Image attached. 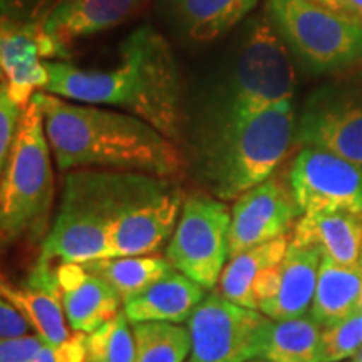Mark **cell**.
<instances>
[{
  "label": "cell",
  "instance_id": "cell-38",
  "mask_svg": "<svg viewBox=\"0 0 362 362\" xmlns=\"http://www.w3.org/2000/svg\"><path fill=\"white\" fill-rule=\"evenodd\" d=\"M248 362H272V361L264 359V357H257V359H252V361H248Z\"/></svg>",
  "mask_w": 362,
  "mask_h": 362
},
{
  "label": "cell",
  "instance_id": "cell-6",
  "mask_svg": "<svg viewBox=\"0 0 362 362\" xmlns=\"http://www.w3.org/2000/svg\"><path fill=\"white\" fill-rule=\"evenodd\" d=\"M270 21L314 72H342L362 62V21L314 0H267Z\"/></svg>",
  "mask_w": 362,
  "mask_h": 362
},
{
  "label": "cell",
  "instance_id": "cell-10",
  "mask_svg": "<svg viewBox=\"0 0 362 362\" xmlns=\"http://www.w3.org/2000/svg\"><path fill=\"white\" fill-rule=\"evenodd\" d=\"M272 324L260 310L247 309L218 291L206 293L188 319V362H248L262 357Z\"/></svg>",
  "mask_w": 362,
  "mask_h": 362
},
{
  "label": "cell",
  "instance_id": "cell-27",
  "mask_svg": "<svg viewBox=\"0 0 362 362\" xmlns=\"http://www.w3.org/2000/svg\"><path fill=\"white\" fill-rule=\"evenodd\" d=\"M84 351V362H134V334L124 312L86 334Z\"/></svg>",
  "mask_w": 362,
  "mask_h": 362
},
{
  "label": "cell",
  "instance_id": "cell-4",
  "mask_svg": "<svg viewBox=\"0 0 362 362\" xmlns=\"http://www.w3.org/2000/svg\"><path fill=\"white\" fill-rule=\"evenodd\" d=\"M39 103L22 111L11 156L0 178V242H40L51 230L54 173Z\"/></svg>",
  "mask_w": 362,
  "mask_h": 362
},
{
  "label": "cell",
  "instance_id": "cell-36",
  "mask_svg": "<svg viewBox=\"0 0 362 362\" xmlns=\"http://www.w3.org/2000/svg\"><path fill=\"white\" fill-rule=\"evenodd\" d=\"M13 292H16V287H13V285L4 277L2 272H0V297L7 298V300L11 302Z\"/></svg>",
  "mask_w": 362,
  "mask_h": 362
},
{
  "label": "cell",
  "instance_id": "cell-9",
  "mask_svg": "<svg viewBox=\"0 0 362 362\" xmlns=\"http://www.w3.org/2000/svg\"><path fill=\"white\" fill-rule=\"evenodd\" d=\"M296 139L362 166V67L342 71L307 98Z\"/></svg>",
  "mask_w": 362,
  "mask_h": 362
},
{
  "label": "cell",
  "instance_id": "cell-16",
  "mask_svg": "<svg viewBox=\"0 0 362 362\" xmlns=\"http://www.w3.org/2000/svg\"><path fill=\"white\" fill-rule=\"evenodd\" d=\"M11 302L22 312L44 344L57 346L71 337L61 284L52 262L37 259L22 287H16Z\"/></svg>",
  "mask_w": 362,
  "mask_h": 362
},
{
  "label": "cell",
  "instance_id": "cell-29",
  "mask_svg": "<svg viewBox=\"0 0 362 362\" xmlns=\"http://www.w3.org/2000/svg\"><path fill=\"white\" fill-rule=\"evenodd\" d=\"M57 0H0V24L39 29Z\"/></svg>",
  "mask_w": 362,
  "mask_h": 362
},
{
  "label": "cell",
  "instance_id": "cell-7",
  "mask_svg": "<svg viewBox=\"0 0 362 362\" xmlns=\"http://www.w3.org/2000/svg\"><path fill=\"white\" fill-rule=\"evenodd\" d=\"M296 90L287 47L270 19L260 17L240 49L223 121H238L292 101Z\"/></svg>",
  "mask_w": 362,
  "mask_h": 362
},
{
  "label": "cell",
  "instance_id": "cell-31",
  "mask_svg": "<svg viewBox=\"0 0 362 362\" xmlns=\"http://www.w3.org/2000/svg\"><path fill=\"white\" fill-rule=\"evenodd\" d=\"M86 334L74 332L71 337L57 346L44 344L42 349L29 362H84Z\"/></svg>",
  "mask_w": 362,
  "mask_h": 362
},
{
  "label": "cell",
  "instance_id": "cell-30",
  "mask_svg": "<svg viewBox=\"0 0 362 362\" xmlns=\"http://www.w3.org/2000/svg\"><path fill=\"white\" fill-rule=\"evenodd\" d=\"M24 107L12 98L6 81L0 83V178L6 170L7 160L16 139L17 128Z\"/></svg>",
  "mask_w": 362,
  "mask_h": 362
},
{
  "label": "cell",
  "instance_id": "cell-13",
  "mask_svg": "<svg viewBox=\"0 0 362 362\" xmlns=\"http://www.w3.org/2000/svg\"><path fill=\"white\" fill-rule=\"evenodd\" d=\"M302 211L291 183L270 176L235 200L230 221V259L248 248L288 235Z\"/></svg>",
  "mask_w": 362,
  "mask_h": 362
},
{
  "label": "cell",
  "instance_id": "cell-21",
  "mask_svg": "<svg viewBox=\"0 0 362 362\" xmlns=\"http://www.w3.org/2000/svg\"><path fill=\"white\" fill-rule=\"evenodd\" d=\"M362 267L322 259L309 315L320 327L337 324L361 312Z\"/></svg>",
  "mask_w": 362,
  "mask_h": 362
},
{
  "label": "cell",
  "instance_id": "cell-34",
  "mask_svg": "<svg viewBox=\"0 0 362 362\" xmlns=\"http://www.w3.org/2000/svg\"><path fill=\"white\" fill-rule=\"evenodd\" d=\"M279 279H280V264L272 265L264 272H260L259 277L255 279V282H253V296L257 298L259 309L264 302L270 300V298L275 296V292H277V287H279Z\"/></svg>",
  "mask_w": 362,
  "mask_h": 362
},
{
  "label": "cell",
  "instance_id": "cell-12",
  "mask_svg": "<svg viewBox=\"0 0 362 362\" xmlns=\"http://www.w3.org/2000/svg\"><path fill=\"white\" fill-rule=\"evenodd\" d=\"M185 194L168 178L153 176L117 218L110 235V255H149L175 232Z\"/></svg>",
  "mask_w": 362,
  "mask_h": 362
},
{
  "label": "cell",
  "instance_id": "cell-37",
  "mask_svg": "<svg viewBox=\"0 0 362 362\" xmlns=\"http://www.w3.org/2000/svg\"><path fill=\"white\" fill-rule=\"evenodd\" d=\"M352 362H362V346L357 349V352L352 356Z\"/></svg>",
  "mask_w": 362,
  "mask_h": 362
},
{
  "label": "cell",
  "instance_id": "cell-40",
  "mask_svg": "<svg viewBox=\"0 0 362 362\" xmlns=\"http://www.w3.org/2000/svg\"><path fill=\"white\" fill-rule=\"evenodd\" d=\"M361 267H362V259H361ZM361 310H362V298H361Z\"/></svg>",
  "mask_w": 362,
  "mask_h": 362
},
{
  "label": "cell",
  "instance_id": "cell-1",
  "mask_svg": "<svg viewBox=\"0 0 362 362\" xmlns=\"http://www.w3.org/2000/svg\"><path fill=\"white\" fill-rule=\"evenodd\" d=\"M45 93L76 103L115 106L155 126L178 143L185 123L183 79L166 39L141 27L124 39L111 69H81L67 61H45Z\"/></svg>",
  "mask_w": 362,
  "mask_h": 362
},
{
  "label": "cell",
  "instance_id": "cell-35",
  "mask_svg": "<svg viewBox=\"0 0 362 362\" xmlns=\"http://www.w3.org/2000/svg\"><path fill=\"white\" fill-rule=\"evenodd\" d=\"M330 11L362 21V0H314Z\"/></svg>",
  "mask_w": 362,
  "mask_h": 362
},
{
  "label": "cell",
  "instance_id": "cell-8",
  "mask_svg": "<svg viewBox=\"0 0 362 362\" xmlns=\"http://www.w3.org/2000/svg\"><path fill=\"white\" fill-rule=\"evenodd\" d=\"M230 221L232 210L223 200L205 193L189 194L166 248V260L206 291H214L230 259Z\"/></svg>",
  "mask_w": 362,
  "mask_h": 362
},
{
  "label": "cell",
  "instance_id": "cell-20",
  "mask_svg": "<svg viewBox=\"0 0 362 362\" xmlns=\"http://www.w3.org/2000/svg\"><path fill=\"white\" fill-rule=\"evenodd\" d=\"M0 67L12 98L25 107L49 79L39 29H17L0 24Z\"/></svg>",
  "mask_w": 362,
  "mask_h": 362
},
{
  "label": "cell",
  "instance_id": "cell-19",
  "mask_svg": "<svg viewBox=\"0 0 362 362\" xmlns=\"http://www.w3.org/2000/svg\"><path fill=\"white\" fill-rule=\"evenodd\" d=\"M322 253L314 247L291 245L280 262V279L275 296L260 305L272 320H287L305 315L315 293Z\"/></svg>",
  "mask_w": 362,
  "mask_h": 362
},
{
  "label": "cell",
  "instance_id": "cell-17",
  "mask_svg": "<svg viewBox=\"0 0 362 362\" xmlns=\"http://www.w3.org/2000/svg\"><path fill=\"white\" fill-rule=\"evenodd\" d=\"M291 242L317 248L334 264L356 265L362 259V215L342 210L302 215Z\"/></svg>",
  "mask_w": 362,
  "mask_h": 362
},
{
  "label": "cell",
  "instance_id": "cell-3",
  "mask_svg": "<svg viewBox=\"0 0 362 362\" xmlns=\"http://www.w3.org/2000/svg\"><path fill=\"white\" fill-rule=\"evenodd\" d=\"M151 178L153 175L131 171H69L39 259L59 264L107 259L112 226Z\"/></svg>",
  "mask_w": 362,
  "mask_h": 362
},
{
  "label": "cell",
  "instance_id": "cell-18",
  "mask_svg": "<svg viewBox=\"0 0 362 362\" xmlns=\"http://www.w3.org/2000/svg\"><path fill=\"white\" fill-rule=\"evenodd\" d=\"M205 296V287L173 269L141 293L124 302L123 312L129 322L181 324L188 322Z\"/></svg>",
  "mask_w": 362,
  "mask_h": 362
},
{
  "label": "cell",
  "instance_id": "cell-32",
  "mask_svg": "<svg viewBox=\"0 0 362 362\" xmlns=\"http://www.w3.org/2000/svg\"><path fill=\"white\" fill-rule=\"evenodd\" d=\"M42 346L44 341L37 334L0 339V362H29Z\"/></svg>",
  "mask_w": 362,
  "mask_h": 362
},
{
  "label": "cell",
  "instance_id": "cell-24",
  "mask_svg": "<svg viewBox=\"0 0 362 362\" xmlns=\"http://www.w3.org/2000/svg\"><path fill=\"white\" fill-rule=\"evenodd\" d=\"M84 267L110 285L123 304L173 270L168 260L151 255L107 257L86 262Z\"/></svg>",
  "mask_w": 362,
  "mask_h": 362
},
{
  "label": "cell",
  "instance_id": "cell-39",
  "mask_svg": "<svg viewBox=\"0 0 362 362\" xmlns=\"http://www.w3.org/2000/svg\"><path fill=\"white\" fill-rule=\"evenodd\" d=\"M4 79H6V78H4V71H2V67H0V83H2Z\"/></svg>",
  "mask_w": 362,
  "mask_h": 362
},
{
  "label": "cell",
  "instance_id": "cell-25",
  "mask_svg": "<svg viewBox=\"0 0 362 362\" xmlns=\"http://www.w3.org/2000/svg\"><path fill=\"white\" fill-rule=\"evenodd\" d=\"M322 327L310 315L272 320L262 357L272 362H320Z\"/></svg>",
  "mask_w": 362,
  "mask_h": 362
},
{
  "label": "cell",
  "instance_id": "cell-23",
  "mask_svg": "<svg viewBox=\"0 0 362 362\" xmlns=\"http://www.w3.org/2000/svg\"><path fill=\"white\" fill-rule=\"evenodd\" d=\"M181 29L197 42H210L228 33L259 0H170Z\"/></svg>",
  "mask_w": 362,
  "mask_h": 362
},
{
  "label": "cell",
  "instance_id": "cell-41",
  "mask_svg": "<svg viewBox=\"0 0 362 362\" xmlns=\"http://www.w3.org/2000/svg\"><path fill=\"white\" fill-rule=\"evenodd\" d=\"M341 362H344V361H341Z\"/></svg>",
  "mask_w": 362,
  "mask_h": 362
},
{
  "label": "cell",
  "instance_id": "cell-26",
  "mask_svg": "<svg viewBox=\"0 0 362 362\" xmlns=\"http://www.w3.org/2000/svg\"><path fill=\"white\" fill-rule=\"evenodd\" d=\"M134 362H185L192 352L188 327L175 322H131Z\"/></svg>",
  "mask_w": 362,
  "mask_h": 362
},
{
  "label": "cell",
  "instance_id": "cell-15",
  "mask_svg": "<svg viewBox=\"0 0 362 362\" xmlns=\"http://www.w3.org/2000/svg\"><path fill=\"white\" fill-rule=\"evenodd\" d=\"M56 270L66 320L72 332H93L119 312L123 300L84 264L61 262Z\"/></svg>",
  "mask_w": 362,
  "mask_h": 362
},
{
  "label": "cell",
  "instance_id": "cell-5",
  "mask_svg": "<svg viewBox=\"0 0 362 362\" xmlns=\"http://www.w3.org/2000/svg\"><path fill=\"white\" fill-rule=\"evenodd\" d=\"M297 117L285 101L250 117L223 121L208 149L206 180L220 200L242 193L270 178L291 151Z\"/></svg>",
  "mask_w": 362,
  "mask_h": 362
},
{
  "label": "cell",
  "instance_id": "cell-33",
  "mask_svg": "<svg viewBox=\"0 0 362 362\" xmlns=\"http://www.w3.org/2000/svg\"><path fill=\"white\" fill-rule=\"evenodd\" d=\"M30 329L22 312L7 298L0 297V339L27 336Z\"/></svg>",
  "mask_w": 362,
  "mask_h": 362
},
{
  "label": "cell",
  "instance_id": "cell-28",
  "mask_svg": "<svg viewBox=\"0 0 362 362\" xmlns=\"http://www.w3.org/2000/svg\"><path fill=\"white\" fill-rule=\"evenodd\" d=\"M362 346V310L341 322L322 327L320 362H341L352 357Z\"/></svg>",
  "mask_w": 362,
  "mask_h": 362
},
{
  "label": "cell",
  "instance_id": "cell-14",
  "mask_svg": "<svg viewBox=\"0 0 362 362\" xmlns=\"http://www.w3.org/2000/svg\"><path fill=\"white\" fill-rule=\"evenodd\" d=\"M148 0H57L39 25L45 61H66L76 40L123 24Z\"/></svg>",
  "mask_w": 362,
  "mask_h": 362
},
{
  "label": "cell",
  "instance_id": "cell-2",
  "mask_svg": "<svg viewBox=\"0 0 362 362\" xmlns=\"http://www.w3.org/2000/svg\"><path fill=\"white\" fill-rule=\"evenodd\" d=\"M54 161L61 171L104 168L175 178L185 170L175 141L141 117L37 90Z\"/></svg>",
  "mask_w": 362,
  "mask_h": 362
},
{
  "label": "cell",
  "instance_id": "cell-22",
  "mask_svg": "<svg viewBox=\"0 0 362 362\" xmlns=\"http://www.w3.org/2000/svg\"><path fill=\"white\" fill-rule=\"evenodd\" d=\"M288 245L291 235H282L232 257L221 270L218 292L235 304L259 310L257 298L253 296V282L260 272L282 262Z\"/></svg>",
  "mask_w": 362,
  "mask_h": 362
},
{
  "label": "cell",
  "instance_id": "cell-11",
  "mask_svg": "<svg viewBox=\"0 0 362 362\" xmlns=\"http://www.w3.org/2000/svg\"><path fill=\"white\" fill-rule=\"evenodd\" d=\"M302 215L351 211L362 215V166L325 149L302 146L288 175Z\"/></svg>",
  "mask_w": 362,
  "mask_h": 362
}]
</instances>
